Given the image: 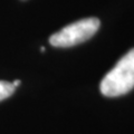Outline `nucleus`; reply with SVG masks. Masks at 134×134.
<instances>
[{
	"label": "nucleus",
	"mask_w": 134,
	"mask_h": 134,
	"mask_svg": "<svg viewBox=\"0 0 134 134\" xmlns=\"http://www.w3.org/2000/svg\"><path fill=\"white\" fill-rule=\"evenodd\" d=\"M134 88V48L117 62L100 82L99 90L107 97H116Z\"/></svg>",
	"instance_id": "1"
},
{
	"label": "nucleus",
	"mask_w": 134,
	"mask_h": 134,
	"mask_svg": "<svg viewBox=\"0 0 134 134\" xmlns=\"http://www.w3.org/2000/svg\"><path fill=\"white\" fill-rule=\"evenodd\" d=\"M99 25V20L95 17L81 19L52 35L49 38V43L54 47H72L93 37L95 32L98 30Z\"/></svg>",
	"instance_id": "2"
},
{
	"label": "nucleus",
	"mask_w": 134,
	"mask_h": 134,
	"mask_svg": "<svg viewBox=\"0 0 134 134\" xmlns=\"http://www.w3.org/2000/svg\"><path fill=\"white\" fill-rule=\"evenodd\" d=\"M16 87L12 85V83L6 82V81H0V102L3 99L8 98L9 96L14 94Z\"/></svg>",
	"instance_id": "3"
},
{
	"label": "nucleus",
	"mask_w": 134,
	"mask_h": 134,
	"mask_svg": "<svg viewBox=\"0 0 134 134\" xmlns=\"http://www.w3.org/2000/svg\"><path fill=\"white\" fill-rule=\"evenodd\" d=\"M12 85H14L15 87L19 86L20 85V81H19V79H16V81H14V83H12Z\"/></svg>",
	"instance_id": "4"
}]
</instances>
